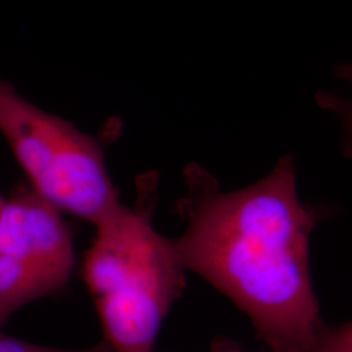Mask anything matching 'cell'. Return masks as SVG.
<instances>
[{
    "label": "cell",
    "mask_w": 352,
    "mask_h": 352,
    "mask_svg": "<svg viewBox=\"0 0 352 352\" xmlns=\"http://www.w3.org/2000/svg\"><path fill=\"white\" fill-rule=\"evenodd\" d=\"M188 177L186 231L174 240L186 270L208 280L251 320L272 352H351V327L324 324L309 267L316 223L295 164L282 157L245 188L221 192Z\"/></svg>",
    "instance_id": "cell-1"
},
{
    "label": "cell",
    "mask_w": 352,
    "mask_h": 352,
    "mask_svg": "<svg viewBox=\"0 0 352 352\" xmlns=\"http://www.w3.org/2000/svg\"><path fill=\"white\" fill-rule=\"evenodd\" d=\"M144 199L120 204L96 227L82 274L113 352H153L164 317L186 286L174 240L151 221L155 177L141 184Z\"/></svg>",
    "instance_id": "cell-2"
},
{
    "label": "cell",
    "mask_w": 352,
    "mask_h": 352,
    "mask_svg": "<svg viewBox=\"0 0 352 352\" xmlns=\"http://www.w3.org/2000/svg\"><path fill=\"white\" fill-rule=\"evenodd\" d=\"M0 135L29 186L59 212L96 226L122 204L100 140L43 111L1 78Z\"/></svg>",
    "instance_id": "cell-3"
},
{
    "label": "cell",
    "mask_w": 352,
    "mask_h": 352,
    "mask_svg": "<svg viewBox=\"0 0 352 352\" xmlns=\"http://www.w3.org/2000/svg\"><path fill=\"white\" fill-rule=\"evenodd\" d=\"M0 254L36 276L50 295L63 289L75 267L72 235L60 212L24 183L0 210Z\"/></svg>",
    "instance_id": "cell-4"
},
{
    "label": "cell",
    "mask_w": 352,
    "mask_h": 352,
    "mask_svg": "<svg viewBox=\"0 0 352 352\" xmlns=\"http://www.w3.org/2000/svg\"><path fill=\"white\" fill-rule=\"evenodd\" d=\"M0 352H113V350L102 340L98 344L88 349H60L42 346L28 340H20L12 336H7L0 330Z\"/></svg>",
    "instance_id": "cell-5"
},
{
    "label": "cell",
    "mask_w": 352,
    "mask_h": 352,
    "mask_svg": "<svg viewBox=\"0 0 352 352\" xmlns=\"http://www.w3.org/2000/svg\"><path fill=\"white\" fill-rule=\"evenodd\" d=\"M4 200H6V197L0 193V210H1V208H3V204H4Z\"/></svg>",
    "instance_id": "cell-6"
},
{
    "label": "cell",
    "mask_w": 352,
    "mask_h": 352,
    "mask_svg": "<svg viewBox=\"0 0 352 352\" xmlns=\"http://www.w3.org/2000/svg\"><path fill=\"white\" fill-rule=\"evenodd\" d=\"M217 352H244V351H240V350H234V349H227V350H221V351H217Z\"/></svg>",
    "instance_id": "cell-7"
}]
</instances>
